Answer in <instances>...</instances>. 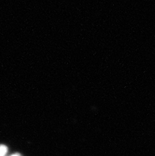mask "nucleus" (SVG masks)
<instances>
[{"label": "nucleus", "mask_w": 155, "mask_h": 156, "mask_svg": "<svg viewBox=\"0 0 155 156\" xmlns=\"http://www.w3.org/2000/svg\"><path fill=\"white\" fill-rule=\"evenodd\" d=\"M11 156H21V155L18 154H13V155H11Z\"/></svg>", "instance_id": "f03ea898"}, {"label": "nucleus", "mask_w": 155, "mask_h": 156, "mask_svg": "<svg viewBox=\"0 0 155 156\" xmlns=\"http://www.w3.org/2000/svg\"><path fill=\"white\" fill-rule=\"evenodd\" d=\"M7 152V147L5 145H0V156H4Z\"/></svg>", "instance_id": "f257e3e1"}]
</instances>
